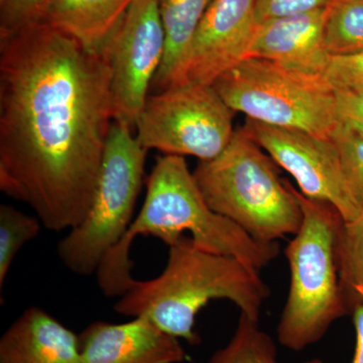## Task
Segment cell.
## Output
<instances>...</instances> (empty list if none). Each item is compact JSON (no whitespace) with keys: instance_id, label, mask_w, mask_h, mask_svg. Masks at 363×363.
Returning <instances> with one entry per match:
<instances>
[{"instance_id":"1","label":"cell","mask_w":363,"mask_h":363,"mask_svg":"<svg viewBox=\"0 0 363 363\" xmlns=\"http://www.w3.org/2000/svg\"><path fill=\"white\" fill-rule=\"evenodd\" d=\"M101 51L45 23L0 38V189L52 231L85 218L114 121Z\"/></svg>"},{"instance_id":"2","label":"cell","mask_w":363,"mask_h":363,"mask_svg":"<svg viewBox=\"0 0 363 363\" xmlns=\"http://www.w3.org/2000/svg\"><path fill=\"white\" fill-rule=\"evenodd\" d=\"M187 233L198 248L235 257L259 272L279 253L278 242H260L214 212L205 201L184 157L164 155L157 159L150 174L142 210L121 242L98 267L101 292L107 297H121L135 286L130 252L136 236H154L169 247Z\"/></svg>"},{"instance_id":"3","label":"cell","mask_w":363,"mask_h":363,"mask_svg":"<svg viewBox=\"0 0 363 363\" xmlns=\"http://www.w3.org/2000/svg\"><path fill=\"white\" fill-rule=\"evenodd\" d=\"M169 247L164 272L150 281H136L114 304L117 313L147 318L161 330L190 344L200 342L195 318L210 301H230L240 313L259 321L271 296L259 271L235 257L205 252L187 235Z\"/></svg>"},{"instance_id":"4","label":"cell","mask_w":363,"mask_h":363,"mask_svg":"<svg viewBox=\"0 0 363 363\" xmlns=\"http://www.w3.org/2000/svg\"><path fill=\"white\" fill-rule=\"evenodd\" d=\"M293 191L303 222L285 250L291 284L277 332L281 345L300 351L321 340L346 313L337 257L343 219L329 203Z\"/></svg>"},{"instance_id":"5","label":"cell","mask_w":363,"mask_h":363,"mask_svg":"<svg viewBox=\"0 0 363 363\" xmlns=\"http://www.w3.org/2000/svg\"><path fill=\"white\" fill-rule=\"evenodd\" d=\"M276 162L241 128L225 150L200 161L193 176L208 206L264 243L298 233L302 209Z\"/></svg>"},{"instance_id":"6","label":"cell","mask_w":363,"mask_h":363,"mask_svg":"<svg viewBox=\"0 0 363 363\" xmlns=\"http://www.w3.org/2000/svg\"><path fill=\"white\" fill-rule=\"evenodd\" d=\"M147 152L131 126L113 121L89 211L57 248L60 260L73 274L96 272L128 233L145 180Z\"/></svg>"},{"instance_id":"7","label":"cell","mask_w":363,"mask_h":363,"mask_svg":"<svg viewBox=\"0 0 363 363\" xmlns=\"http://www.w3.org/2000/svg\"><path fill=\"white\" fill-rule=\"evenodd\" d=\"M212 86L234 112L259 123L327 138L338 124L335 91L326 79L266 60H243Z\"/></svg>"},{"instance_id":"8","label":"cell","mask_w":363,"mask_h":363,"mask_svg":"<svg viewBox=\"0 0 363 363\" xmlns=\"http://www.w3.org/2000/svg\"><path fill=\"white\" fill-rule=\"evenodd\" d=\"M234 111L213 86L185 83L150 94L136 121L143 149L211 161L233 140Z\"/></svg>"},{"instance_id":"9","label":"cell","mask_w":363,"mask_h":363,"mask_svg":"<svg viewBox=\"0 0 363 363\" xmlns=\"http://www.w3.org/2000/svg\"><path fill=\"white\" fill-rule=\"evenodd\" d=\"M100 51L111 68L114 121L135 128L164 57L159 0H133Z\"/></svg>"},{"instance_id":"10","label":"cell","mask_w":363,"mask_h":363,"mask_svg":"<svg viewBox=\"0 0 363 363\" xmlns=\"http://www.w3.org/2000/svg\"><path fill=\"white\" fill-rule=\"evenodd\" d=\"M242 128L272 161L294 177L306 197L329 203L344 222L353 220L362 213V208L351 194L331 138L248 118Z\"/></svg>"},{"instance_id":"11","label":"cell","mask_w":363,"mask_h":363,"mask_svg":"<svg viewBox=\"0 0 363 363\" xmlns=\"http://www.w3.org/2000/svg\"><path fill=\"white\" fill-rule=\"evenodd\" d=\"M257 26L255 0H213L171 87L185 83L213 85L247 58Z\"/></svg>"},{"instance_id":"12","label":"cell","mask_w":363,"mask_h":363,"mask_svg":"<svg viewBox=\"0 0 363 363\" xmlns=\"http://www.w3.org/2000/svg\"><path fill=\"white\" fill-rule=\"evenodd\" d=\"M327 9L259 23L247 58L266 60L295 73L325 78L332 58L324 43Z\"/></svg>"},{"instance_id":"13","label":"cell","mask_w":363,"mask_h":363,"mask_svg":"<svg viewBox=\"0 0 363 363\" xmlns=\"http://www.w3.org/2000/svg\"><path fill=\"white\" fill-rule=\"evenodd\" d=\"M79 345L82 363H181L187 357L178 338L145 317L91 323L79 335Z\"/></svg>"},{"instance_id":"14","label":"cell","mask_w":363,"mask_h":363,"mask_svg":"<svg viewBox=\"0 0 363 363\" xmlns=\"http://www.w3.org/2000/svg\"><path fill=\"white\" fill-rule=\"evenodd\" d=\"M0 363H82L79 335L45 310L28 308L0 339Z\"/></svg>"},{"instance_id":"15","label":"cell","mask_w":363,"mask_h":363,"mask_svg":"<svg viewBox=\"0 0 363 363\" xmlns=\"http://www.w3.org/2000/svg\"><path fill=\"white\" fill-rule=\"evenodd\" d=\"M133 0H52L43 23L100 51Z\"/></svg>"},{"instance_id":"16","label":"cell","mask_w":363,"mask_h":363,"mask_svg":"<svg viewBox=\"0 0 363 363\" xmlns=\"http://www.w3.org/2000/svg\"><path fill=\"white\" fill-rule=\"evenodd\" d=\"M213 0H159L164 33V52L152 80V94L173 85L196 30Z\"/></svg>"},{"instance_id":"17","label":"cell","mask_w":363,"mask_h":363,"mask_svg":"<svg viewBox=\"0 0 363 363\" xmlns=\"http://www.w3.org/2000/svg\"><path fill=\"white\" fill-rule=\"evenodd\" d=\"M324 43L331 57L363 52V0H333L327 9Z\"/></svg>"},{"instance_id":"18","label":"cell","mask_w":363,"mask_h":363,"mask_svg":"<svg viewBox=\"0 0 363 363\" xmlns=\"http://www.w3.org/2000/svg\"><path fill=\"white\" fill-rule=\"evenodd\" d=\"M206 363H279L276 344L259 321L240 313L233 337Z\"/></svg>"},{"instance_id":"19","label":"cell","mask_w":363,"mask_h":363,"mask_svg":"<svg viewBox=\"0 0 363 363\" xmlns=\"http://www.w3.org/2000/svg\"><path fill=\"white\" fill-rule=\"evenodd\" d=\"M339 274L344 294L363 301V211L344 222L337 245Z\"/></svg>"},{"instance_id":"20","label":"cell","mask_w":363,"mask_h":363,"mask_svg":"<svg viewBox=\"0 0 363 363\" xmlns=\"http://www.w3.org/2000/svg\"><path fill=\"white\" fill-rule=\"evenodd\" d=\"M42 222L11 205L0 206V288L4 283L14 257L28 241L40 234Z\"/></svg>"},{"instance_id":"21","label":"cell","mask_w":363,"mask_h":363,"mask_svg":"<svg viewBox=\"0 0 363 363\" xmlns=\"http://www.w3.org/2000/svg\"><path fill=\"white\" fill-rule=\"evenodd\" d=\"M330 138L338 150L351 194L363 211V135L337 124Z\"/></svg>"},{"instance_id":"22","label":"cell","mask_w":363,"mask_h":363,"mask_svg":"<svg viewBox=\"0 0 363 363\" xmlns=\"http://www.w3.org/2000/svg\"><path fill=\"white\" fill-rule=\"evenodd\" d=\"M52 0H0V38L44 21Z\"/></svg>"},{"instance_id":"23","label":"cell","mask_w":363,"mask_h":363,"mask_svg":"<svg viewBox=\"0 0 363 363\" xmlns=\"http://www.w3.org/2000/svg\"><path fill=\"white\" fill-rule=\"evenodd\" d=\"M325 79L334 90L363 89V52L350 56L332 57Z\"/></svg>"},{"instance_id":"24","label":"cell","mask_w":363,"mask_h":363,"mask_svg":"<svg viewBox=\"0 0 363 363\" xmlns=\"http://www.w3.org/2000/svg\"><path fill=\"white\" fill-rule=\"evenodd\" d=\"M257 23L326 9L333 0H255Z\"/></svg>"},{"instance_id":"25","label":"cell","mask_w":363,"mask_h":363,"mask_svg":"<svg viewBox=\"0 0 363 363\" xmlns=\"http://www.w3.org/2000/svg\"><path fill=\"white\" fill-rule=\"evenodd\" d=\"M334 91L339 125L363 135V89Z\"/></svg>"},{"instance_id":"26","label":"cell","mask_w":363,"mask_h":363,"mask_svg":"<svg viewBox=\"0 0 363 363\" xmlns=\"http://www.w3.org/2000/svg\"><path fill=\"white\" fill-rule=\"evenodd\" d=\"M353 323L357 333L354 357L351 363H363V301L353 300ZM302 363H324L320 359L308 360Z\"/></svg>"}]
</instances>
